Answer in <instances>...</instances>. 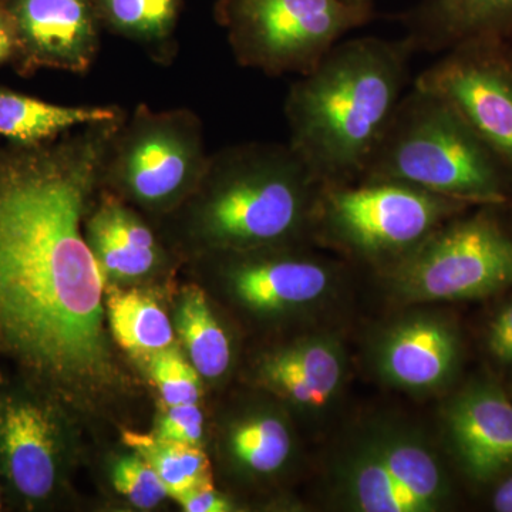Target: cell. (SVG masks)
I'll return each mask as SVG.
<instances>
[{
    "instance_id": "cell-22",
    "label": "cell",
    "mask_w": 512,
    "mask_h": 512,
    "mask_svg": "<svg viewBox=\"0 0 512 512\" xmlns=\"http://www.w3.org/2000/svg\"><path fill=\"white\" fill-rule=\"evenodd\" d=\"M177 328L195 369L208 379H217L231 363L227 333L215 319L207 296L198 286L185 289L177 309Z\"/></svg>"
},
{
    "instance_id": "cell-25",
    "label": "cell",
    "mask_w": 512,
    "mask_h": 512,
    "mask_svg": "<svg viewBox=\"0 0 512 512\" xmlns=\"http://www.w3.org/2000/svg\"><path fill=\"white\" fill-rule=\"evenodd\" d=\"M151 356V376L157 383L164 402L168 406L197 403L200 399L197 369H192L174 349L160 350Z\"/></svg>"
},
{
    "instance_id": "cell-5",
    "label": "cell",
    "mask_w": 512,
    "mask_h": 512,
    "mask_svg": "<svg viewBox=\"0 0 512 512\" xmlns=\"http://www.w3.org/2000/svg\"><path fill=\"white\" fill-rule=\"evenodd\" d=\"M214 18L241 66L302 76L375 19V9L346 0H217Z\"/></svg>"
},
{
    "instance_id": "cell-31",
    "label": "cell",
    "mask_w": 512,
    "mask_h": 512,
    "mask_svg": "<svg viewBox=\"0 0 512 512\" xmlns=\"http://www.w3.org/2000/svg\"><path fill=\"white\" fill-rule=\"evenodd\" d=\"M494 508L500 512H512V476L495 491Z\"/></svg>"
},
{
    "instance_id": "cell-33",
    "label": "cell",
    "mask_w": 512,
    "mask_h": 512,
    "mask_svg": "<svg viewBox=\"0 0 512 512\" xmlns=\"http://www.w3.org/2000/svg\"><path fill=\"white\" fill-rule=\"evenodd\" d=\"M2 2H3V0H0V3H2Z\"/></svg>"
},
{
    "instance_id": "cell-24",
    "label": "cell",
    "mask_w": 512,
    "mask_h": 512,
    "mask_svg": "<svg viewBox=\"0 0 512 512\" xmlns=\"http://www.w3.org/2000/svg\"><path fill=\"white\" fill-rule=\"evenodd\" d=\"M235 457L255 473H274L291 453V434L276 417H255L239 424L231 437Z\"/></svg>"
},
{
    "instance_id": "cell-29",
    "label": "cell",
    "mask_w": 512,
    "mask_h": 512,
    "mask_svg": "<svg viewBox=\"0 0 512 512\" xmlns=\"http://www.w3.org/2000/svg\"><path fill=\"white\" fill-rule=\"evenodd\" d=\"M175 500L187 512H225L231 511L232 505L225 500L214 487H200L178 495Z\"/></svg>"
},
{
    "instance_id": "cell-1",
    "label": "cell",
    "mask_w": 512,
    "mask_h": 512,
    "mask_svg": "<svg viewBox=\"0 0 512 512\" xmlns=\"http://www.w3.org/2000/svg\"><path fill=\"white\" fill-rule=\"evenodd\" d=\"M123 119L32 146L0 140V336L45 370L90 372L104 360L106 272L82 224Z\"/></svg>"
},
{
    "instance_id": "cell-28",
    "label": "cell",
    "mask_w": 512,
    "mask_h": 512,
    "mask_svg": "<svg viewBox=\"0 0 512 512\" xmlns=\"http://www.w3.org/2000/svg\"><path fill=\"white\" fill-rule=\"evenodd\" d=\"M488 349L501 363H512V303L491 323Z\"/></svg>"
},
{
    "instance_id": "cell-6",
    "label": "cell",
    "mask_w": 512,
    "mask_h": 512,
    "mask_svg": "<svg viewBox=\"0 0 512 512\" xmlns=\"http://www.w3.org/2000/svg\"><path fill=\"white\" fill-rule=\"evenodd\" d=\"M208 157L204 126L194 111L140 104L111 137L101 190L141 207L165 210L190 197Z\"/></svg>"
},
{
    "instance_id": "cell-12",
    "label": "cell",
    "mask_w": 512,
    "mask_h": 512,
    "mask_svg": "<svg viewBox=\"0 0 512 512\" xmlns=\"http://www.w3.org/2000/svg\"><path fill=\"white\" fill-rule=\"evenodd\" d=\"M451 446L468 476L488 481L512 468V402L493 384H474L451 403Z\"/></svg>"
},
{
    "instance_id": "cell-19",
    "label": "cell",
    "mask_w": 512,
    "mask_h": 512,
    "mask_svg": "<svg viewBox=\"0 0 512 512\" xmlns=\"http://www.w3.org/2000/svg\"><path fill=\"white\" fill-rule=\"evenodd\" d=\"M264 373L266 380L293 402L320 407L339 389L343 357L332 340H306L271 357Z\"/></svg>"
},
{
    "instance_id": "cell-26",
    "label": "cell",
    "mask_w": 512,
    "mask_h": 512,
    "mask_svg": "<svg viewBox=\"0 0 512 512\" xmlns=\"http://www.w3.org/2000/svg\"><path fill=\"white\" fill-rule=\"evenodd\" d=\"M113 485L117 493L141 510H151L168 497L161 478L141 457L120 458L113 468Z\"/></svg>"
},
{
    "instance_id": "cell-3",
    "label": "cell",
    "mask_w": 512,
    "mask_h": 512,
    "mask_svg": "<svg viewBox=\"0 0 512 512\" xmlns=\"http://www.w3.org/2000/svg\"><path fill=\"white\" fill-rule=\"evenodd\" d=\"M323 185L289 143L222 148L190 194L195 234L237 251L286 244L312 228Z\"/></svg>"
},
{
    "instance_id": "cell-30",
    "label": "cell",
    "mask_w": 512,
    "mask_h": 512,
    "mask_svg": "<svg viewBox=\"0 0 512 512\" xmlns=\"http://www.w3.org/2000/svg\"><path fill=\"white\" fill-rule=\"evenodd\" d=\"M19 52L18 29L5 3H0V67L16 62Z\"/></svg>"
},
{
    "instance_id": "cell-23",
    "label": "cell",
    "mask_w": 512,
    "mask_h": 512,
    "mask_svg": "<svg viewBox=\"0 0 512 512\" xmlns=\"http://www.w3.org/2000/svg\"><path fill=\"white\" fill-rule=\"evenodd\" d=\"M124 443L153 467L170 497L177 498L194 488L214 487L210 460L198 447L131 431L124 433Z\"/></svg>"
},
{
    "instance_id": "cell-10",
    "label": "cell",
    "mask_w": 512,
    "mask_h": 512,
    "mask_svg": "<svg viewBox=\"0 0 512 512\" xmlns=\"http://www.w3.org/2000/svg\"><path fill=\"white\" fill-rule=\"evenodd\" d=\"M413 84L458 111L512 174V50L503 39L460 43Z\"/></svg>"
},
{
    "instance_id": "cell-16",
    "label": "cell",
    "mask_w": 512,
    "mask_h": 512,
    "mask_svg": "<svg viewBox=\"0 0 512 512\" xmlns=\"http://www.w3.org/2000/svg\"><path fill=\"white\" fill-rule=\"evenodd\" d=\"M231 279L242 302L258 311H279L320 298L332 282V271L306 256L278 255L242 262Z\"/></svg>"
},
{
    "instance_id": "cell-2",
    "label": "cell",
    "mask_w": 512,
    "mask_h": 512,
    "mask_svg": "<svg viewBox=\"0 0 512 512\" xmlns=\"http://www.w3.org/2000/svg\"><path fill=\"white\" fill-rule=\"evenodd\" d=\"M410 40H342L292 84L289 141L323 184L356 183L392 121L409 80Z\"/></svg>"
},
{
    "instance_id": "cell-27",
    "label": "cell",
    "mask_w": 512,
    "mask_h": 512,
    "mask_svg": "<svg viewBox=\"0 0 512 512\" xmlns=\"http://www.w3.org/2000/svg\"><path fill=\"white\" fill-rule=\"evenodd\" d=\"M202 424L204 417L197 403L170 406L160 421L156 436L173 443L198 447L202 437Z\"/></svg>"
},
{
    "instance_id": "cell-9",
    "label": "cell",
    "mask_w": 512,
    "mask_h": 512,
    "mask_svg": "<svg viewBox=\"0 0 512 512\" xmlns=\"http://www.w3.org/2000/svg\"><path fill=\"white\" fill-rule=\"evenodd\" d=\"M338 474L342 494L357 511H436L448 497L437 457L399 427L367 431L343 457Z\"/></svg>"
},
{
    "instance_id": "cell-21",
    "label": "cell",
    "mask_w": 512,
    "mask_h": 512,
    "mask_svg": "<svg viewBox=\"0 0 512 512\" xmlns=\"http://www.w3.org/2000/svg\"><path fill=\"white\" fill-rule=\"evenodd\" d=\"M107 316L114 339L133 355H154L173 343V326L167 313L138 289L110 293Z\"/></svg>"
},
{
    "instance_id": "cell-20",
    "label": "cell",
    "mask_w": 512,
    "mask_h": 512,
    "mask_svg": "<svg viewBox=\"0 0 512 512\" xmlns=\"http://www.w3.org/2000/svg\"><path fill=\"white\" fill-rule=\"evenodd\" d=\"M103 29L140 46L157 63L168 64L177 53L183 0H93Z\"/></svg>"
},
{
    "instance_id": "cell-14",
    "label": "cell",
    "mask_w": 512,
    "mask_h": 512,
    "mask_svg": "<svg viewBox=\"0 0 512 512\" xmlns=\"http://www.w3.org/2000/svg\"><path fill=\"white\" fill-rule=\"evenodd\" d=\"M404 20L414 50L446 52L470 40H507L512 0H420Z\"/></svg>"
},
{
    "instance_id": "cell-4",
    "label": "cell",
    "mask_w": 512,
    "mask_h": 512,
    "mask_svg": "<svg viewBox=\"0 0 512 512\" xmlns=\"http://www.w3.org/2000/svg\"><path fill=\"white\" fill-rule=\"evenodd\" d=\"M397 181L473 205L503 207L512 174L439 94L413 84L359 181Z\"/></svg>"
},
{
    "instance_id": "cell-32",
    "label": "cell",
    "mask_w": 512,
    "mask_h": 512,
    "mask_svg": "<svg viewBox=\"0 0 512 512\" xmlns=\"http://www.w3.org/2000/svg\"><path fill=\"white\" fill-rule=\"evenodd\" d=\"M346 2L353 3V5L373 6L375 0H346Z\"/></svg>"
},
{
    "instance_id": "cell-7",
    "label": "cell",
    "mask_w": 512,
    "mask_h": 512,
    "mask_svg": "<svg viewBox=\"0 0 512 512\" xmlns=\"http://www.w3.org/2000/svg\"><path fill=\"white\" fill-rule=\"evenodd\" d=\"M470 207L397 181L325 184L312 227L320 225L329 241L365 258L400 261Z\"/></svg>"
},
{
    "instance_id": "cell-13",
    "label": "cell",
    "mask_w": 512,
    "mask_h": 512,
    "mask_svg": "<svg viewBox=\"0 0 512 512\" xmlns=\"http://www.w3.org/2000/svg\"><path fill=\"white\" fill-rule=\"evenodd\" d=\"M460 355L454 329L434 318L406 320L390 330L377 363L390 383L406 389H434L453 375Z\"/></svg>"
},
{
    "instance_id": "cell-11",
    "label": "cell",
    "mask_w": 512,
    "mask_h": 512,
    "mask_svg": "<svg viewBox=\"0 0 512 512\" xmlns=\"http://www.w3.org/2000/svg\"><path fill=\"white\" fill-rule=\"evenodd\" d=\"M18 29L13 69L86 74L99 56L101 26L93 0H3Z\"/></svg>"
},
{
    "instance_id": "cell-17",
    "label": "cell",
    "mask_w": 512,
    "mask_h": 512,
    "mask_svg": "<svg viewBox=\"0 0 512 512\" xmlns=\"http://www.w3.org/2000/svg\"><path fill=\"white\" fill-rule=\"evenodd\" d=\"M2 447L9 476L29 498H45L55 485V440L42 410L32 404L8 409L2 423Z\"/></svg>"
},
{
    "instance_id": "cell-18",
    "label": "cell",
    "mask_w": 512,
    "mask_h": 512,
    "mask_svg": "<svg viewBox=\"0 0 512 512\" xmlns=\"http://www.w3.org/2000/svg\"><path fill=\"white\" fill-rule=\"evenodd\" d=\"M126 114L117 106H67L0 86V138L12 143H49L76 128L120 120Z\"/></svg>"
},
{
    "instance_id": "cell-8",
    "label": "cell",
    "mask_w": 512,
    "mask_h": 512,
    "mask_svg": "<svg viewBox=\"0 0 512 512\" xmlns=\"http://www.w3.org/2000/svg\"><path fill=\"white\" fill-rule=\"evenodd\" d=\"M491 207L447 221L397 261L393 279L404 298L460 301L512 285V235Z\"/></svg>"
},
{
    "instance_id": "cell-15",
    "label": "cell",
    "mask_w": 512,
    "mask_h": 512,
    "mask_svg": "<svg viewBox=\"0 0 512 512\" xmlns=\"http://www.w3.org/2000/svg\"><path fill=\"white\" fill-rule=\"evenodd\" d=\"M84 222V237L106 275L140 278L156 268L161 251L153 229L116 195L100 190Z\"/></svg>"
}]
</instances>
